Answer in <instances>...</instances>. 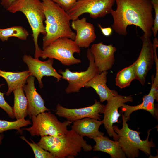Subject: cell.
<instances>
[{"instance_id": "1", "label": "cell", "mask_w": 158, "mask_h": 158, "mask_svg": "<svg viewBox=\"0 0 158 158\" xmlns=\"http://www.w3.org/2000/svg\"><path fill=\"white\" fill-rule=\"evenodd\" d=\"M117 7L111 14L113 19L112 28L116 32L126 36L128 26L133 25L140 28L150 37L154 19L151 0H115Z\"/></svg>"}, {"instance_id": "2", "label": "cell", "mask_w": 158, "mask_h": 158, "mask_svg": "<svg viewBox=\"0 0 158 158\" xmlns=\"http://www.w3.org/2000/svg\"><path fill=\"white\" fill-rule=\"evenodd\" d=\"M45 16L46 34L43 49L57 39L66 37L74 40L76 34L71 28L70 17L64 10L51 0H42Z\"/></svg>"}, {"instance_id": "3", "label": "cell", "mask_w": 158, "mask_h": 158, "mask_svg": "<svg viewBox=\"0 0 158 158\" xmlns=\"http://www.w3.org/2000/svg\"><path fill=\"white\" fill-rule=\"evenodd\" d=\"M37 144L49 152L55 158H74L82 149L85 151L89 152L93 149L83 137L72 129L68 130L60 136L41 137Z\"/></svg>"}, {"instance_id": "4", "label": "cell", "mask_w": 158, "mask_h": 158, "mask_svg": "<svg viewBox=\"0 0 158 158\" xmlns=\"http://www.w3.org/2000/svg\"><path fill=\"white\" fill-rule=\"evenodd\" d=\"M10 12L22 13L26 16L32 30L35 46V58L39 59L41 57L42 50L38 44V38L41 34H46L43 24L45 16L42 1L40 0H16L7 9Z\"/></svg>"}, {"instance_id": "5", "label": "cell", "mask_w": 158, "mask_h": 158, "mask_svg": "<svg viewBox=\"0 0 158 158\" xmlns=\"http://www.w3.org/2000/svg\"><path fill=\"white\" fill-rule=\"evenodd\" d=\"M122 127L119 129L118 126L113 125L114 131L119 136L118 141L122 150L126 157L129 158L138 157L139 155L140 150L147 155H151V148H155L156 145L152 138L149 140L150 132L152 129L148 132L147 137L145 140H142L139 135L140 132L133 130L128 127L127 123L129 119L122 114Z\"/></svg>"}, {"instance_id": "6", "label": "cell", "mask_w": 158, "mask_h": 158, "mask_svg": "<svg viewBox=\"0 0 158 158\" xmlns=\"http://www.w3.org/2000/svg\"><path fill=\"white\" fill-rule=\"evenodd\" d=\"M32 126L23 128L29 132L32 136H51L58 137L66 133L67 127L72 123L68 121L63 122L59 121L56 116L50 111L40 113L36 116H32Z\"/></svg>"}, {"instance_id": "7", "label": "cell", "mask_w": 158, "mask_h": 158, "mask_svg": "<svg viewBox=\"0 0 158 158\" xmlns=\"http://www.w3.org/2000/svg\"><path fill=\"white\" fill-rule=\"evenodd\" d=\"M80 48L74 40L66 37L59 38L51 42L42 50L41 57L56 59L65 66H69L81 62L79 59L73 56L75 53H80Z\"/></svg>"}, {"instance_id": "8", "label": "cell", "mask_w": 158, "mask_h": 158, "mask_svg": "<svg viewBox=\"0 0 158 158\" xmlns=\"http://www.w3.org/2000/svg\"><path fill=\"white\" fill-rule=\"evenodd\" d=\"M115 0H80L66 12L71 20L78 18L85 13L89 14L94 19L104 17L111 13Z\"/></svg>"}, {"instance_id": "9", "label": "cell", "mask_w": 158, "mask_h": 158, "mask_svg": "<svg viewBox=\"0 0 158 158\" xmlns=\"http://www.w3.org/2000/svg\"><path fill=\"white\" fill-rule=\"evenodd\" d=\"M86 56L89 61V66L86 70L73 72L66 68L65 71L61 70L58 71L59 73L61 75L62 79L66 80L68 83L65 90L66 93L79 92L92 78L100 73L95 64L93 56L90 48L87 49Z\"/></svg>"}, {"instance_id": "10", "label": "cell", "mask_w": 158, "mask_h": 158, "mask_svg": "<svg viewBox=\"0 0 158 158\" xmlns=\"http://www.w3.org/2000/svg\"><path fill=\"white\" fill-rule=\"evenodd\" d=\"M133 97L131 95L124 96L119 95L107 101L103 114H104L103 124L109 136L113 137L114 140L117 141L118 135L114 131L113 124L118 122V118L121 114L118 111V109L126 103L132 102Z\"/></svg>"}, {"instance_id": "11", "label": "cell", "mask_w": 158, "mask_h": 158, "mask_svg": "<svg viewBox=\"0 0 158 158\" xmlns=\"http://www.w3.org/2000/svg\"><path fill=\"white\" fill-rule=\"evenodd\" d=\"M105 106L96 99L93 105L79 108H66L58 104L55 112L59 117L65 118L72 122L87 117L100 120L102 116L100 114L103 113Z\"/></svg>"}, {"instance_id": "12", "label": "cell", "mask_w": 158, "mask_h": 158, "mask_svg": "<svg viewBox=\"0 0 158 158\" xmlns=\"http://www.w3.org/2000/svg\"><path fill=\"white\" fill-rule=\"evenodd\" d=\"M150 37L145 34L140 39L142 45L137 59L135 61L137 80L144 86L149 71L152 68L154 61L152 44Z\"/></svg>"}, {"instance_id": "13", "label": "cell", "mask_w": 158, "mask_h": 158, "mask_svg": "<svg viewBox=\"0 0 158 158\" xmlns=\"http://www.w3.org/2000/svg\"><path fill=\"white\" fill-rule=\"evenodd\" d=\"M23 60L28 65L31 75L35 77L37 79L40 88L43 86L42 78L44 76H52L59 82L62 76L58 73L53 68L54 59L49 58L45 61H40L39 59L32 58L30 55H24Z\"/></svg>"}, {"instance_id": "14", "label": "cell", "mask_w": 158, "mask_h": 158, "mask_svg": "<svg viewBox=\"0 0 158 158\" xmlns=\"http://www.w3.org/2000/svg\"><path fill=\"white\" fill-rule=\"evenodd\" d=\"M90 49L93 56L95 64L100 73L112 68L115 61V47L112 44H104L101 42L92 44Z\"/></svg>"}, {"instance_id": "15", "label": "cell", "mask_w": 158, "mask_h": 158, "mask_svg": "<svg viewBox=\"0 0 158 158\" xmlns=\"http://www.w3.org/2000/svg\"><path fill=\"white\" fill-rule=\"evenodd\" d=\"M35 77L30 75L27 80V84L23 87L28 102V115L31 118L32 116L49 111L44 105V101L37 92L34 83Z\"/></svg>"}, {"instance_id": "16", "label": "cell", "mask_w": 158, "mask_h": 158, "mask_svg": "<svg viewBox=\"0 0 158 158\" xmlns=\"http://www.w3.org/2000/svg\"><path fill=\"white\" fill-rule=\"evenodd\" d=\"M71 26L76 31L74 41L80 48H88L96 38L93 24L85 17L72 20Z\"/></svg>"}, {"instance_id": "17", "label": "cell", "mask_w": 158, "mask_h": 158, "mask_svg": "<svg viewBox=\"0 0 158 158\" xmlns=\"http://www.w3.org/2000/svg\"><path fill=\"white\" fill-rule=\"evenodd\" d=\"M155 100L158 102V87L154 86L152 84L150 92L143 97V101L141 104L136 106H130L124 104L120 108L124 116L128 118L133 112L138 110H143L149 112L154 117L157 119L158 110L154 104Z\"/></svg>"}, {"instance_id": "18", "label": "cell", "mask_w": 158, "mask_h": 158, "mask_svg": "<svg viewBox=\"0 0 158 158\" xmlns=\"http://www.w3.org/2000/svg\"><path fill=\"white\" fill-rule=\"evenodd\" d=\"M72 129L82 136L93 139L95 137L104 135L99 130L100 126L103 123V120H98L85 118L73 122Z\"/></svg>"}, {"instance_id": "19", "label": "cell", "mask_w": 158, "mask_h": 158, "mask_svg": "<svg viewBox=\"0 0 158 158\" xmlns=\"http://www.w3.org/2000/svg\"><path fill=\"white\" fill-rule=\"evenodd\" d=\"M107 71L102 72L97 74L85 85L86 88L91 87L99 95L100 101L102 103L108 101L113 97L118 95L115 90H111L106 85L107 81Z\"/></svg>"}, {"instance_id": "20", "label": "cell", "mask_w": 158, "mask_h": 158, "mask_svg": "<svg viewBox=\"0 0 158 158\" xmlns=\"http://www.w3.org/2000/svg\"><path fill=\"white\" fill-rule=\"evenodd\" d=\"M93 139L95 142V145L93 148V151L106 153L111 158L126 157L118 140H112L104 135L97 136Z\"/></svg>"}, {"instance_id": "21", "label": "cell", "mask_w": 158, "mask_h": 158, "mask_svg": "<svg viewBox=\"0 0 158 158\" xmlns=\"http://www.w3.org/2000/svg\"><path fill=\"white\" fill-rule=\"evenodd\" d=\"M30 75L28 70L15 72L0 70V76L6 80L8 85V91L5 93L6 95L8 96L14 90L20 87H23L26 83L27 78Z\"/></svg>"}, {"instance_id": "22", "label": "cell", "mask_w": 158, "mask_h": 158, "mask_svg": "<svg viewBox=\"0 0 158 158\" xmlns=\"http://www.w3.org/2000/svg\"><path fill=\"white\" fill-rule=\"evenodd\" d=\"M14 94V105L13 111L16 120L25 118L28 115V102L23 87L13 91Z\"/></svg>"}, {"instance_id": "23", "label": "cell", "mask_w": 158, "mask_h": 158, "mask_svg": "<svg viewBox=\"0 0 158 158\" xmlns=\"http://www.w3.org/2000/svg\"><path fill=\"white\" fill-rule=\"evenodd\" d=\"M135 61L130 66L121 70L117 74L116 85L121 89L129 86L131 82L137 80Z\"/></svg>"}, {"instance_id": "24", "label": "cell", "mask_w": 158, "mask_h": 158, "mask_svg": "<svg viewBox=\"0 0 158 158\" xmlns=\"http://www.w3.org/2000/svg\"><path fill=\"white\" fill-rule=\"evenodd\" d=\"M29 35L28 31L21 26H14L5 29H0V39L3 42L7 41L11 37L25 40L27 39Z\"/></svg>"}, {"instance_id": "25", "label": "cell", "mask_w": 158, "mask_h": 158, "mask_svg": "<svg viewBox=\"0 0 158 158\" xmlns=\"http://www.w3.org/2000/svg\"><path fill=\"white\" fill-rule=\"evenodd\" d=\"M31 121L23 118L15 121H10L0 120V133L11 130H16L21 134L23 133L21 128L31 124Z\"/></svg>"}, {"instance_id": "26", "label": "cell", "mask_w": 158, "mask_h": 158, "mask_svg": "<svg viewBox=\"0 0 158 158\" xmlns=\"http://www.w3.org/2000/svg\"><path fill=\"white\" fill-rule=\"evenodd\" d=\"M20 137L31 147L34 153L35 158H55L51 153L39 146L33 140H31L32 142H30L24 136Z\"/></svg>"}, {"instance_id": "27", "label": "cell", "mask_w": 158, "mask_h": 158, "mask_svg": "<svg viewBox=\"0 0 158 158\" xmlns=\"http://www.w3.org/2000/svg\"><path fill=\"white\" fill-rule=\"evenodd\" d=\"M4 84H0V87ZM0 107L7 113L9 117L14 118L15 116L13 111V107L6 101L4 97V93L0 91Z\"/></svg>"}, {"instance_id": "28", "label": "cell", "mask_w": 158, "mask_h": 158, "mask_svg": "<svg viewBox=\"0 0 158 158\" xmlns=\"http://www.w3.org/2000/svg\"><path fill=\"white\" fill-rule=\"evenodd\" d=\"M153 8L155 11V18L152 31L154 36L156 37L158 31V0H151Z\"/></svg>"}, {"instance_id": "29", "label": "cell", "mask_w": 158, "mask_h": 158, "mask_svg": "<svg viewBox=\"0 0 158 158\" xmlns=\"http://www.w3.org/2000/svg\"><path fill=\"white\" fill-rule=\"evenodd\" d=\"M67 12L74 5L77 0H51Z\"/></svg>"}, {"instance_id": "30", "label": "cell", "mask_w": 158, "mask_h": 158, "mask_svg": "<svg viewBox=\"0 0 158 158\" xmlns=\"http://www.w3.org/2000/svg\"><path fill=\"white\" fill-rule=\"evenodd\" d=\"M98 26L100 28L103 34L106 37L110 36L112 33L113 29L110 27L103 28L100 24H99Z\"/></svg>"}, {"instance_id": "31", "label": "cell", "mask_w": 158, "mask_h": 158, "mask_svg": "<svg viewBox=\"0 0 158 158\" xmlns=\"http://www.w3.org/2000/svg\"><path fill=\"white\" fill-rule=\"evenodd\" d=\"M16 0H1V4L6 9H7Z\"/></svg>"}, {"instance_id": "32", "label": "cell", "mask_w": 158, "mask_h": 158, "mask_svg": "<svg viewBox=\"0 0 158 158\" xmlns=\"http://www.w3.org/2000/svg\"><path fill=\"white\" fill-rule=\"evenodd\" d=\"M4 135L2 133H0V145L1 144L2 141L3 139Z\"/></svg>"}, {"instance_id": "33", "label": "cell", "mask_w": 158, "mask_h": 158, "mask_svg": "<svg viewBox=\"0 0 158 158\" xmlns=\"http://www.w3.org/2000/svg\"><path fill=\"white\" fill-rule=\"evenodd\" d=\"M79 0H77V1H79Z\"/></svg>"}]
</instances>
